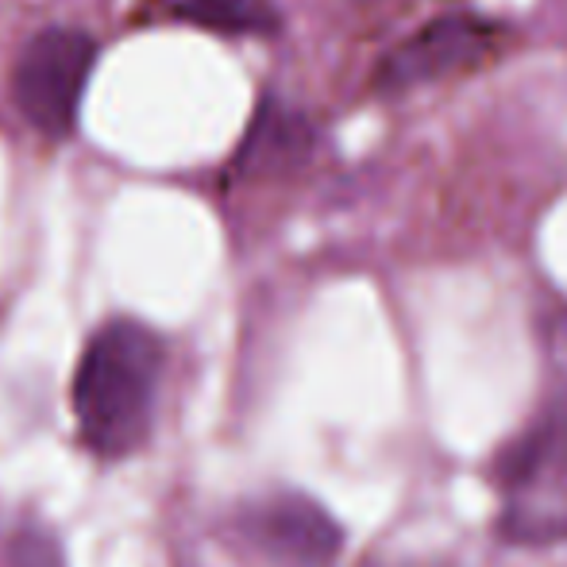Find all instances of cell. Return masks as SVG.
Returning a JSON list of instances; mask_svg holds the SVG:
<instances>
[{"label":"cell","instance_id":"obj_1","mask_svg":"<svg viewBox=\"0 0 567 567\" xmlns=\"http://www.w3.org/2000/svg\"><path fill=\"white\" fill-rule=\"evenodd\" d=\"M166 351L147 324L113 317L90 337L74 371L78 436L101 460H124L155 433Z\"/></svg>","mask_w":567,"mask_h":567},{"label":"cell","instance_id":"obj_2","mask_svg":"<svg viewBox=\"0 0 567 567\" xmlns=\"http://www.w3.org/2000/svg\"><path fill=\"white\" fill-rule=\"evenodd\" d=\"M97 62V39L70 23H47L20 47L12 66V101L35 132L66 135L82 109Z\"/></svg>","mask_w":567,"mask_h":567},{"label":"cell","instance_id":"obj_3","mask_svg":"<svg viewBox=\"0 0 567 567\" xmlns=\"http://www.w3.org/2000/svg\"><path fill=\"white\" fill-rule=\"evenodd\" d=\"M502 28L494 20L471 12L436 16L425 28L405 35L386 51V59L374 70V90L382 93H402L417 90V85L441 82L467 66H478L498 51Z\"/></svg>","mask_w":567,"mask_h":567},{"label":"cell","instance_id":"obj_4","mask_svg":"<svg viewBox=\"0 0 567 567\" xmlns=\"http://www.w3.org/2000/svg\"><path fill=\"white\" fill-rule=\"evenodd\" d=\"M244 537L286 567H329L343 548V529L321 502L306 494H275L244 514Z\"/></svg>","mask_w":567,"mask_h":567},{"label":"cell","instance_id":"obj_5","mask_svg":"<svg viewBox=\"0 0 567 567\" xmlns=\"http://www.w3.org/2000/svg\"><path fill=\"white\" fill-rule=\"evenodd\" d=\"M498 478L506 494L514 498L509 522H522L525 514L537 509V498L548 486L567 483V413L537 421L522 441L498 460Z\"/></svg>","mask_w":567,"mask_h":567},{"label":"cell","instance_id":"obj_6","mask_svg":"<svg viewBox=\"0 0 567 567\" xmlns=\"http://www.w3.org/2000/svg\"><path fill=\"white\" fill-rule=\"evenodd\" d=\"M309 143H313V132H309L301 113L278 105V101H267L255 113L251 127H247V140L239 147V163L247 171H275V166H290L298 158H306Z\"/></svg>","mask_w":567,"mask_h":567},{"label":"cell","instance_id":"obj_7","mask_svg":"<svg viewBox=\"0 0 567 567\" xmlns=\"http://www.w3.org/2000/svg\"><path fill=\"white\" fill-rule=\"evenodd\" d=\"M186 23L220 35H270L278 31V8L270 0H174Z\"/></svg>","mask_w":567,"mask_h":567},{"label":"cell","instance_id":"obj_8","mask_svg":"<svg viewBox=\"0 0 567 567\" xmlns=\"http://www.w3.org/2000/svg\"><path fill=\"white\" fill-rule=\"evenodd\" d=\"M12 567H66L59 540L39 529H23L12 540Z\"/></svg>","mask_w":567,"mask_h":567}]
</instances>
